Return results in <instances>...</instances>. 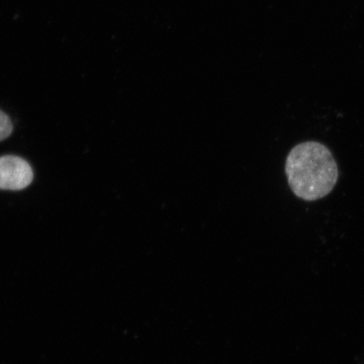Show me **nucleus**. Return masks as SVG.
I'll list each match as a JSON object with an SVG mask.
<instances>
[{"mask_svg":"<svg viewBox=\"0 0 364 364\" xmlns=\"http://www.w3.org/2000/svg\"><path fill=\"white\" fill-rule=\"evenodd\" d=\"M285 173L299 198L313 202L325 198L338 180V167L328 148L316 141L296 145L286 159Z\"/></svg>","mask_w":364,"mask_h":364,"instance_id":"f257e3e1","label":"nucleus"},{"mask_svg":"<svg viewBox=\"0 0 364 364\" xmlns=\"http://www.w3.org/2000/svg\"><path fill=\"white\" fill-rule=\"evenodd\" d=\"M33 171L24 159L15 156L0 157V190L20 191L33 181Z\"/></svg>","mask_w":364,"mask_h":364,"instance_id":"f03ea898","label":"nucleus"},{"mask_svg":"<svg viewBox=\"0 0 364 364\" xmlns=\"http://www.w3.org/2000/svg\"><path fill=\"white\" fill-rule=\"evenodd\" d=\"M13 132V124L11 118L6 113L0 111V141L6 139Z\"/></svg>","mask_w":364,"mask_h":364,"instance_id":"7ed1b4c3","label":"nucleus"}]
</instances>
